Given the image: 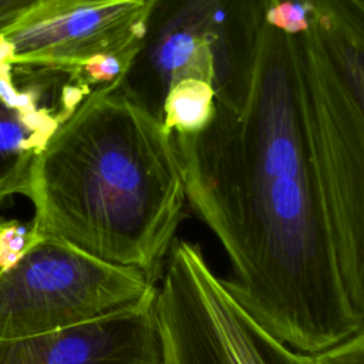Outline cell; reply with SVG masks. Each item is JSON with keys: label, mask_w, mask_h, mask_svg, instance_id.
Wrapping results in <instances>:
<instances>
[{"label": "cell", "mask_w": 364, "mask_h": 364, "mask_svg": "<svg viewBox=\"0 0 364 364\" xmlns=\"http://www.w3.org/2000/svg\"><path fill=\"white\" fill-rule=\"evenodd\" d=\"M31 230L156 280L188 202L173 135L117 85L94 90L41 152Z\"/></svg>", "instance_id": "2"}, {"label": "cell", "mask_w": 364, "mask_h": 364, "mask_svg": "<svg viewBox=\"0 0 364 364\" xmlns=\"http://www.w3.org/2000/svg\"><path fill=\"white\" fill-rule=\"evenodd\" d=\"M91 92L75 75L0 55V203L27 196L41 152Z\"/></svg>", "instance_id": "8"}, {"label": "cell", "mask_w": 364, "mask_h": 364, "mask_svg": "<svg viewBox=\"0 0 364 364\" xmlns=\"http://www.w3.org/2000/svg\"><path fill=\"white\" fill-rule=\"evenodd\" d=\"M156 293L74 327L0 338V364H161Z\"/></svg>", "instance_id": "9"}, {"label": "cell", "mask_w": 364, "mask_h": 364, "mask_svg": "<svg viewBox=\"0 0 364 364\" xmlns=\"http://www.w3.org/2000/svg\"><path fill=\"white\" fill-rule=\"evenodd\" d=\"M313 179L350 300L364 320V0H336L294 36Z\"/></svg>", "instance_id": "3"}, {"label": "cell", "mask_w": 364, "mask_h": 364, "mask_svg": "<svg viewBox=\"0 0 364 364\" xmlns=\"http://www.w3.org/2000/svg\"><path fill=\"white\" fill-rule=\"evenodd\" d=\"M47 0H0V37Z\"/></svg>", "instance_id": "12"}, {"label": "cell", "mask_w": 364, "mask_h": 364, "mask_svg": "<svg viewBox=\"0 0 364 364\" xmlns=\"http://www.w3.org/2000/svg\"><path fill=\"white\" fill-rule=\"evenodd\" d=\"M152 0H47L0 37V55L75 75L92 91L117 84L134 63Z\"/></svg>", "instance_id": "7"}, {"label": "cell", "mask_w": 364, "mask_h": 364, "mask_svg": "<svg viewBox=\"0 0 364 364\" xmlns=\"http://www.w3.org/2000/svg\"><path fill=\"white\" fill-rule=\"evenodd\" d=\"M173 144L188 203L232 263L225 282L262 327L309 354L364 330L316 192L294 36L266 23L242 109L216 104L208 127Z\"/></svg>", "instance_id": "1"}, {"label": "cell", "mask_w": 364, "mask_h": 364, "mask_svg": "<svg viewBox=\"0 0 364 364\" xmlns=\"http://www.w3.org/2000/svg\"><path fill=\"white\" fill-rule=\"evenodd\" d=\"M158 289L145 272L102 262L31 230L0 273V338L28 337L129 309Z\"/></svg>", "instance_id": "5"}, {"label": "cell", "mask_w": 364, "mask_h": 364, "mask_svg": "<svg viewBox=\"0 0 364 364\" xmlns=\"http://www.w3.org/2000/svg\"><path fill=\"white\" fill-rule=\"evenodd\" d=\"M31 228L17 220L0 218V273L17 257L26 246Z\"/></svg>", "instance_id": "10"}, {"label": "cell", "mask_w": 364, "mask_h": 364, "mask_svg": "<svg viewBox=\"0 0 364 364\" xmlns=\"http://www.w3.org/2000/svg\"><path fill=\"white\" fill-rule=\"evenodd\" d=\"M267 7L269 0H152L142 46L114 85L159 121L166 95L189 82L210 84L216 104L239 111Z\"/></svg>", "instance_id": "4"}, {"label": "cell", "mask_w": 364, "mask_h": 364, "mask_svg": "<svg viewBox=\"0 0 364 364\" xmlns=\"http://www.w3.org/2000/svg\"><path fill=\"white\" fill-rule=\"evenodd\" d=\"M317 364H364V330L348 340L314 354Z\"/></svg>", "instance_id": "11"}, {"label": "cell", "mask_w": 364, "mask_h": 364, "mask_svg": "<svg viewBox=\"0 0 364 364\" xmlns=\"http://www.w3.org/2000/svg\"><path fill=\"white\" fill-rule=\"evenodd\" d=\"M155 307L161 364H317L262 327L195 243L172 245Z\"/></svg>", "instance_id": "6"}]
</instances>
